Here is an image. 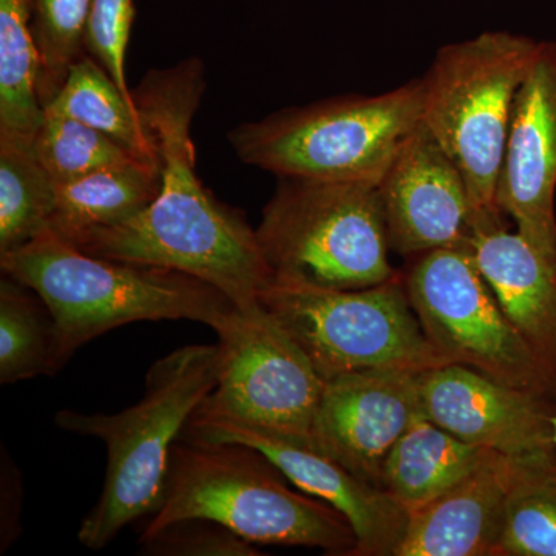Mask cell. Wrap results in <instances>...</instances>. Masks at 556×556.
<instances>
[{"instance_id": "27", "label": "cell", "mask_w": 556, "mask_h": 556, "mask_svg": "<svg viewBox=\"0 0 556 556\" xmlns=\"http://www.w3.org/2000/svg\"><path fill=\"white\" fill-rule=\"evenodd\" d=\"M141 551L155 556H257L249 543L228 527L208 519L189 518L172 522L159 532L141 536Z\"/></svg>"}, {"instance_id": "3", "label": "cell", "mask_w": 556, "mask_h": 556, "mask_svg": "<svg viewBox=\"0 0 556 556\" xmlns=\"http://www.w3.org/2000/svg\"><path fill=\"white\" fill-rule=\"evenodd\" d=\"M218 361V345L178 348L150 367L138 404L115 415L56 413L62 430L100 439L108 450L104 485L80 522V544L101 551L127 526L159 511L172 448L214 390Z\"/></svg>"}, {"instance_id": "15", "label": "cell", "mask_w": 556, "mask_h": 556, "mask_svg": "<svg viewBox=\"0 0 556 556\" xmlns=\"http://www.w3.org/2000/svg\"><path fill=\"white\" fill-rule=\"evenodd\" d=\"M388 244L404 257L466 247L473 211L463 174L420 124L379 182Z\"/></svg>"}, {"instance_id": "6", "label": "cell", "mask_w": 556, "mask_h": 556, "mask_svg": "<svg viewBox=\"0 0 556 556\" xmlns=\"http://www.w3.org/2000/svg\"><path fill=\"white\" fill-rule=\"evenodd\" d=\"M424 83L376 97H345L274 113L229 134L244 164L277 177L379 186L422 124Z\"/></svg>"}, {"instance_id": "14", "label": "cell", "mask_w": 556, "mask_h": 556, "mask_svg": "<svg viewBox=\"0 0 556 556\" xmlns=\"http://www.w3.org/2000/svg\"><path fill=\"white\" fill-rule=\"evenodd\" d=\"M422 415L477 447L514 459L556 453L555 405L492 378L447 364L419 372Z\"/></svg>"}, {"instance_id": "21", "label": "cell", "mask_w": 556, "mask_h": 556, "mask_svg": "<svg viewBox=\"0 0 556 556\" xmlns=\"http://www.w3.org/2000/svg\"><path fill=\"white\" fill-rule=\"evenodd\" d=\"M56 321L38 292L16 278L0 280V383L54 376L61 369Z\"/></svg>"}, {"instance_id": "25", "label": "cell", "mask_w": 556, "mask_h": 556, "mask_svg": "<svg viewBox=\"0 0 556 556\" xmlns=\"http://www.w3.org/2000/svg\"><path fill=\"white\" fill-rule=\"evenodd\" d=\"M35 153L56 186L134 159H144L93 127L50 112L43 113Z\"/></svg>"}, {"instance_id": "2", "label": "cell", "mask_w": 556, "mask_h": 556, "mask_svg": "<svg viewBox=\"0 0 556 556\" xmlns=\"http://www.w3.org/2000/svg\"><path fill=\"white\" fill-rule=\"evenodd\" d=\"M2 274L27 285L56 321L61 367L90 340L135 321L193 320L212 328L233 303L179 270L97 257L47 229L0 255Z\"/></svg>"}, {"instance_id": "24", "label": "cell", "mask_w": 556, "mask_h": 556, "mask_svg": "<svg viewBox=\"0 0 556 556\" xmlns=\"http://www.w3.org/2000/svg\"><path fill=\"white\" fill-rule=\"evenodd\" d=\"M56 185L35 146L0 144V255L16 251L50 228Z\"/></svg>"}, {"instance_id": "8", "label": "cell", "mask_w": 556, "mask_h": 556, "mask_svg": "<svg viewBox=\"0 0 556 556\" xmlns=\"http://www.w3.org/2000/svg\"><path fill=\"white\" fill-rule=\"evenodd\" d=\"M260 303L302 346L324 380L365 369L422 372L448 364L420 327L401 274L362 289L274 277Z\"/></svg>"}, {"instance_id": "9", "label": "cell", "mask_w": 556, "mask_h": 556, "mask_svg": "<svg viewBox=\"0 0 556 556\" xmlns=\"http://www.w3.org/2000/svg\"><path fill=\"white\" fill-rule=\"evenodd\" d=\"M413 258L402 276L405 291L434 350L448 364L556 407L554 378L504 314L470 248H442Z\"/></svg>"}, {"instance_id": "29", "label": "cell", "mask_w": 556, "mask_h": 556, "mask_svg": "<svg viewBox=\"0 0 556 556\" xmlns=\"http://www.w3.org/2000/svg\"><path fill=\"white\" fill-rule=\"evenodd\" d=\"M2 490L7 493L2 495V501H7V508H2V552H5L7 548L13 544L14 540H17V521L16 517H14L13 511H11V506L21 507V482L14 489V484H16L17 479L21 478L20 471L14 467V464L11 463L9 455L5 452L2 453Z\"/></svg>"}, {"instance_id": "17", "label": "cell", "mask_w": 556, "mask_h": 556, "mask_svg": "<svg viewBox=\"0 0 556 556\" xmlns=\"http://www.w3.org/2000/svg\"><path fill=\"white\" fill-rule=\"evenodd\" d=\"M467 247L504 314L556 382V258L506 226L473 230Z\"/></svg>"}, {"instance_id": "20", "label": "cell", "mask_w": 556, "mask_h": 556, "mask_svg": "<svg viewBox=\"0 0 556 556\" xmlns=\"http://www.w3.org/2000/svg\"><path fill=\"white\" fill-rule=\"evenodd\" d=\"M28 0H0V144L35 146L43 119Z\"/></svg>"}, {"instance_id": "19", "label": "cell", "mask_w": 556, "mask_h": 556, "mask_svg": "<svg viewBox=\"0 0 556 556\" xmlns=\"http://www.w3.org/2000/svg\"><path fill=\"white\" fill-rule=\"evenodd\" d=\"M490 452L419 415L388 456L383 489L409 514L459 484Z\"/></svg>"}, {"instance_id": "23", "label": "cell", "mask_w": 556, "mask_h": 556, "mask_svg": "<svg viewBox=\"0 0 556 556\" xmlns=\"http://www.w3.org/2000/svg\"><path fill=\"white\" fill-rule=\"evenodd\" d=\"M497 556H556V453L515 463Z\"/></svg>"}, {"instance_id": "1", "label": "cell", "mask_w": 556, "mask_h": 556, "mask_svg": "<svg viewBox=\"0 0 556 556\" xmlns=\"http://www.w3.org/2000/svg\"><path fill=\"white\" fill-rule=\"evenodd\" d=\"M131 91L159 155V195L137 217L91 230L75 247L189 274L219 289L237 308H254L274 280L257 232L240 211L215 199L195 170L192 123L206 91L203 61L150 70Z\"/></svg>"}, {"instance_id": "4", "label": "cell", "mask_w": 556, "mask_h": 556, "mask_svg": "<svg viewBox=\"0 0 556 556\" xmlns=\"http://www.w3.org/2000/svg\"><path fill=\"white\" fill-rule=\"evenodd\" d=\"M285 478L249 445L181 437L172 448L163 503L142 535L201 518L252 544L353 556L356 536L346 519L324 501L289 489Z\"/></svg>"}, {"instance_id": "12", "label": "cell", "mask_w": 556, "mask_h": 556, "mask_svg": "<svg viewBox=\"0 0 556 556\" xmlns=\"http://www.w3.org/2000/svg\"><path fill=\"white\" fill-rule=\"evenodd\" d=\"M556 42H540L519 87L497 207L538 251L556 258Z\"/></svg>"}, {"instance_id": "10", "label": "cell", "mask_w": 556, "mask_h": 556, "mask_svg": "<svg viewBox=\"0 0 556 556\" xmlns=\"http://www.w3.org/2000/svg\"><path fill=\"white\" fill-rule=\"evenodd\" d=\"M218 379L190 419L232 420L313 445L325 380L302 346L263 308L233 306L212 325Z\"/></svg>"}, {"instance_id": "11", "label": "cell", "mask_w": 556, "mask_h": 556, "mask_svg": "<svg viewBox=\"0 0 556 556\" xmlns=\"http://www.w3.org/2000/svg\"><path fill=\"white\" fill-rule=\"evenodd\" d=\"M181 437L258 450L306 495L338 510L356 536L353 556H394L409 514L387 490L369 484L313 445L232 420L190 419Z\"/></svg>"}, {"instance_id": "13", "label": "cell", "mask_w": 556, "mask_h": 556, "mask_svg": "<svg viewBox=\"0 0 556 556\" xmlns=\"http://www.w3.org/2000/svg\"><path fill=\"white\" fill-rule=\"evenodd\" d=\"M419 415V372H348L325 380L314 441L351 473L383 489L388 456Z\"/></svg>"}, {"instance_id": "7", "label": "cell", "mask_w": 556, "mask_h": 556, "mask_svg": "<svg viewBox=\"0 0 556 556\" xmlns=\"http://www.w3.org/2000/svg\"><path fill=\"white\" fill-rule=\"evenodd\" d=\"M255 232L276 278L362 289L399 276L376 185L278 177Z\"/></svg>"}, {"instance_id": "26", "label": "cell", "mask_w": 556, "mask_h": 556, "mask_svg": "<svg viewBox=\"0 0 556 556\" xmlns=\"http://www.w3.org/2000/svg\"><path fill=\"white\" fill-rule=\"evenodd\" d=\"M39 51V98L49 104L84 56L91 0H28Z\"/></svg>"}, {"instance_id": "22", "label": "cell", "mask_w": 556, "mask_h": 556, "mask_svg": "<svg viewBox=\"0 0 556 556\" xmlns=\"http://www.w3.org/2000/svg\"><path fill=\"white\" fill-rule=\"evenodd\" d=\"M43 110L93 127L139 156H159L135 102L90 54L73 65L61 90Z\"/></svg>"}, {"instance_id": "16", "label": "cell", "mask_w": 556, "mask_h": 556, "mask_svg": "<svg viewBox=\"0 0 556 556\" xmlns=\"http://www.w3.org/2000/svg\"><path fill=\"white\" fill-rule=\"evenodd\" d=\"M515 463L490 452L459 484L409 511L394 556H497Z\"/></svg>"}, {"instance_id": "5", "label": "cell", "mask_w": 556, "mask_h": 556, "mask_svg": "<svg viewBox=\"0 0 556 556\" xmlns=\"http://www.w3.org/2000/svg\"><path fill=\"white\" fill-rule=\"evenodd\" d=\"M538 46L514 33L485 31L444 47L422 78V126L463 174L473 230L504 226L497 186L515 100Z\"/></svg>"}, {"instance_id": "28", "label": "cell", "mask_w": 556, "mask_h": 556, "mask_svg": "<svg viewBox=\"0 0 556 556\" xmlns=\"http://www.w3.org/2000/svg\"><path fill=\"white\" fill-rule=\"evenodd\" d=\"M134 20V0H91L86 33V50L131 101L134 91L126 79V53Z\"/></svg>"}, {"instance_id": "30", "label": "cell", "mask_w": 556, "mask_h": 556, "mask_svg": "<svg viewBox=\"0 0 556 556\" xmlns=\"http://www.w3.org/2000/svg\"><path fill=\"white\" fill-rule=\"evenodd\" d=\"M552 426H554V441L556 445V415L552 416Z\"/></svg>"}, {"instance_id": "18", "label": "cell", "mask_w": 556, "mask_h": 556, "mask_svg": "<svg viewBox=\"0 0 556 556\" xmlns=\"http://www.w3.org/2000/svg\"><path fill=\"white\" fill-rule=\"evenodd\" d=\"M161 166L156 159H134L56 186L50 228L75 244L91 230L137 217L159 195Z\"/></svg>"}]
</instances>
